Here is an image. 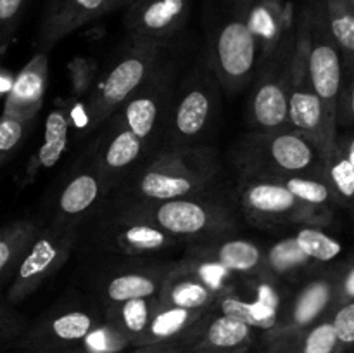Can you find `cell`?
Returning a JSON list of instances; mask_svg holds the SVG:
<instances>
[{
  "label": "cell",
  "mask_w": 354,
  "mask_h": 353,
  "mask_svg": "<svg viewBox=\"0 0 354 353\" xmlns=\"http://www.w3.org/2000/svg\"><path fill=\"white\" fill-rule=\"evenodd\" d=\"M324 266L304 255L292 235L275 241L265 248V270L286 284H297Z\"/></svg>",
  "instance_id": "484cf974"
},
{
  "label": "cell",
  "mask_w": 354,
  "mask_h": 353,
  "mask_svg": "<svg viewBox=\"0 0 354 353\" xmlns=\"http://www.w3.org/2000/svg\"><path fill=\"white\" fill-rule=\"evenodd\" d=\"M102 239L106 248L128 256L154 255L175 248L180 242L178 239L147 221L116 215H111L109 221L104 224Z\"/></svg>",
  "instance_id": "7402d4cb"
},
{
  "label": "cell",
  "mask_w": 354,
  "mask_h": 353,
  "mask_svg": "<svg viewBox=\"0 0 354 353\" xmlns=\"http://www.w3.org/2000/svg\"><path fill=\"white\" fill-rule=\"evenodd\" d=\"M207 310H187V308L162 307L158 303L152 314L140 346L178 343Z\"/></svg>",
  "instance_id": "83f0119b"
},
{
  "label": "cell",
  "mask_w": 354,
  "mask_h": 353,
  "mask_svg": "<svg viewBox=\"0 0 354 353\" xmlns=\"http://www.w3.org/2000/svg\"><path fill=\"white\" fill-rule=\"evenodd\" d=\"M273 353H344V350L339 345L330 317H325L287 339Z\"/></svg>",
  "instance_id": "f546056e"
},
{
  "label": "cell",
  "mask_w": 354,
  "mask_h": 353,
  "mask_svg": "<svg viewBox=\"0 0 354 353\" xmlns=\"http://www.w3.org/2000/svg\"><path fill=\"white\" fill-rule=\"evenodd\" d=\"M320 3L335 44L346 54H354V10L346 0H320Z\"/></svg>",
  "instance_id": "836d02e7"
},
{
  "label": "cell",
  "mask_w": 354,
  "mask_h": 353,
  "mask_svg": "<svg viewBox=\"0 0 354 353\" xmlns=\"http://www.w3.org/2000/svg\"><path fill=\"white\" fill-rule=\"evenodd\" d=\"M332 149H337V151L354 166V130H346L342 132V134L337 132L334 147Z\"/></svg>",
  "instance_id": "7bdbcfd3"
},
{
  "label": "cell",
  "mask_w": 354,
  "mask_h": 353,
  "mask_svg": "<svg viewBox=\"0 0 354 353\" xmlns=\"http://www.w3.org/2000/svg\"><path fill=\"white\" fill-rule=\"evenodd\" d=\"M149 154L147 145L113 116L107 121V130L97 141L90 159L111 194L116 192Z\"/></svg>",
  "instance_id": "2e32d148"
},
{
  "label": "cell",
  "mask_w": 354,
  "mask_h": 353,
  "mask_svg": "<svg viewBox=\"0 0 354 353\" xmlns=\"http://www.w3.org/2000/svg\"><path fill=\"white\" fill-rule=\"evenodd\" d=\"M80 235V225L52 218L40 227L17 263L10 286L6 293L9 305H17L37 293L45 280L50 279L64 263H68Z\"/></svg>",
  "instance_id": "9c48e42d"
},
{
  "label": "cell",
  "mask_w": 354,
  "mask_h": 353,
  "mask_svg": "<svg viewBox=\"0 0 354 353\" xmlns=\"http://www.w3.org/2000/svg\"><path fill=\"white\" fill-rule=\"evenodd\" d=\"M128 3H130V0H128Z\"/></svg>",
  "instance_id": "c3c4849f"
},
{
  "label": "cell",
  "mask_w": 354,
  "mask_h": 353,
  "mask_svg": "<svg viewBox=\"0 0 354 353\" xmlns=\"http://www.w3.org/2000/svg\"><path fill=\"white\" fill-rule=\"evenodd\" d=\"M216 298L218 294L204 284L182 260L169 263L158 291L159 305L187 310H209Z\"/></svg>",
  "instance_id": "cb8c5ba5"
},
{
  "label": "cell",
  "mask_w": 354,
  "mask_h": 353,
  "mask_svg": "<svg viewBox=\"0 0 354 353\" xmlns=\"http://www.w3.org/2000/svg\"><path fill=\"white\" fill-rule=\"evenodd\" d=\"M335 123L344 130H354V54L342 52V71L337 93Z\"/></svg>",
  "instance_id": "e575fe53"
},
{
  "label": "cell",
  "mask_w": 354,
  "mask_h": 353,
  "mask_svg": "<svg viewBox=\"0 0 354 353\" xmlns=\"http://www.w3.org/2000/svg\"><path fill=\"white\" fill-rule=\"evenodd\" d=\"M102 320V308L88 301L62 303L26 329L21 345L30 352L76 348Z\"/></svg>",
  "instance_id": "4fadbf2b"
},
{
  "label": "cell",
  "mask_w": 354,
  "mask_h": 353,
  "mask_svg": "<svg viewBox=\"0 0 354 353\" xmlns=\"http://www.w3.org/2000/svg\"><path fill=\"white\" fill-rule=\"evenodd\" d=\"M275 182H280L286 185L294 196L303 199L304 203L313 204V206L322 208H337L335 204L334 192H332L330 185L327 183L325 176L317 175H286V176H277Z\"/></svg>",
  "instance_id": "d6a6232c"
},
{
  "label": "cell",
  "mask_w": 354,
  "mask_h": 353,
  "mask_svg": "<svg viewBox=\"0 0 354 353\" xmlns=\"http://www.w3.org/2000/svg\"><path fill=\"white\" fill-rule=\"evenodd\" d=\"M218 173L220 163L211 145L161 147L118 187V199L166 201L209 192Z\"/></svg>",
  "instance_id": "6da1fadb"
},
{
  "label": "cell",
  "mask_w": 354,
  "mask_h": 353,
  "mask_svg": "<svg viewBox=\"0 0 354 353\" xmlns=\"http://www.w3.org/2000/svg\"><path fill=\"white\" fill-rule=\"evenodd\" d=\"M169 265L121 266L104 273L97 284L100 308L137 298L156 296Z\"/></svg>",
  "instance_id": "603a6c76"
},
{
  "label": "cell",
  "mask_w": 354,
  "mask_h": 353,
  "mask_svg": "<svg viewBox=\"0 0 354 353\" xmlns=\"http://www.w3.org/2000/svg\"><path fill=\"white\" fill-rule=\"evenodd\" d=\"M168 51L159 59L149 78L114 114L116 120L130 128L147 145L149 152L161 147L166 113L178 82V62L169 55Z\"/></svg>",
  "instance_id": "30bf717a"
},
{
  "label": "cell",
  "mask_w": 354,
  "mask_h": 353,
  "mask_svg": "<svg viewBox=\"0 0 354 353\" xmlns=\"http://www.w3.org/2000/svg\"><path fill=\"white\" fill-rule=\"evenodd\" d=\"M204 59L216 75L223 93L237 96L249 87L261 59V48L248 14L235 0H204Z\"/></svg>",
  "instance_id": "7a4b0ae2"
},
{
  "label": "cell",
  "mask_w": 354,
  "mask_h": 353,
  "mask_svg": "<svg viewBox=\"0 0 354 353\" xmlns=\"http://www.w3.org/2000/svg\"><path fill=\"white\" fill-rule=\"evenodd\" d=\"M354 301V255L348 262L337 265V287H335V307Z\"/></svg>",
  "instance_id": "ab89813d"
},
{
  "label": "cell",
  "mask_w": 354,
  "mask_h": 353,
  "mask_svg": "<svg viewBox=\"0 0 354 353\" xmlns=\"http://www.w3.org/2000/svg\"><path fill=\"white\" fill-rule=\"evenodd\" d=\"M221 97L223 89L203 57L176 82L166 113L161 147L203 144L220 120Z\"/></svg>",
  "instance_id": "5b68a950"
},
{
  "label": "cell",
  "mask_w": 354,
  "mask_h": 353,
  "mask_svg": "<svg viewBox=\"0 0 354 353\" xmlns=\"http://www.w3.org/2000/svg\"><path fill=\"white\" fill-rule=\"evenodd\" d=\"M334 325L335 336L339 339V345L344 352L354 348V301L341 303L332 310L328 315Z\"/></svg>",
  "instance_id": "f35d334b"
},
{
  "label": "cell",
  "mask_w": 354,
  "mask_h": 353,
  "mask_svg": "<svg viewBox=\"0 0 354 353\" xmlns=\"http://www.w3.org/2000/svg\"><path fill=\"white\" fill-rule=\"evenodd\" d=\"M239 208L256 227L277 225H317L332 224V208L313 206L294 196L286 185L270 179H239Z\"/></svg>",
  "instance_id": "ba28073f"
},
{
  "label": "cell",
  "mask_w": 354,
  "mask_h": 353,
  "mask_svg": "<svg viewBox=\"0 0 354 353\" xmlns=\"http://www.w3.org/2000/svg\"><path fill=\"white\" fill-rule=\"evenodd\" d=\"M24 331L26 329H24L23 318L10 311L7 307H0V345L14 338H19Z\"/></svg>",
  "instance_id": "60d3db41"
},
{
  "label": "cell",
  "mask_w": 354,
  "mask_h": 353,
  "mask_svg": "<svg viewBox=\"0 0 354 353\" xmlns=\"http://www.w3.org/2000/svg\"><path fill=\"white\" fill-rule=\"evenodd\" d=\"M289 294V284L266 272L237 277L235 282L216 298L213 310L251 325L258 334H265L279 324Z\"/></svg>",
  "instance_id": "7c38bea8"
},
{
  "label": "cell",
  "mask_w": 354,
  "mask_h": 353,
  "mask_svg": "<svg viewBox=\"0 0 354 353\" xmlns=\"http://www.w3.org/2000/svg\"><path fill=\"white\" fill-rule=\"evenodd\" d=\"M33 121L0 116V166L6 165L26 141Z\"/></svg>",
  "instance_id": "74e56055"
},
{
  "label": "cell",
  "mask_w": 354,
  "mask_h": 353,
  "mask_svg": "<svg viewBox=\"0 0 354 353\" xmlns=\"http://www.w3.org/2000/svg\"><path fill=\"white\" fill-rule=\"evenodd\" d=\"M335 287L337 266L322 269L301 280L299 287L290 291L279 324L258 336L261 353H273L287 339L328 317L335 308Z\"/></svg>",
  "instance_id": "8fae6325"
},
{
  "label": "cell",
  "mask_w": 354,
  "mask_h": 353,
  "mask_svg": "<svg viewBox=\"0 0 354 353\" xmlns=\"http://www.w3.org/2000/svg\"><path fill=\"white\" fill-rule=\"evenodd\" d=\"M324 176L334 192L337 208H346L354 203V166L337 149H332L324 163Z\"/></svg>",
  "instance_id": "1f68e13d"
},
{
  "label": "cell",
  "mask_w": 354,
  "mask_h": 353,
  "mask_svg": "<svg viewBox=\"0 0 354 353\" xmlns=\"http://www.w3.org/2000/svg\"><path fill=\"white\" fill-rule=\"evenodd\" d=\"M287 127L294 128L317 145L322 158H328L334 147L337 125L328 118L320 97L317 96L308 78L306 68L297 54L294 57L292 80L289 89V104H287Z\"/></svg>",
  "instance_id": "5bb4252c"
},
{
  "label": "cell",
  "mask_w": 354,
  "mask_h": 353,
  "mask_svg": "<svg viewBox=\"0 0 354 353\" xmlns=\"http://www.w3.org/2000/svg\"><path fill=\"white\" fill-rule=\"evenodd\" d=\"M82 348L85 350V353H124V350L131 348V345L111 322L104 318L86 336L85 341L82 343Z\"/></svg>",
  "instance_id": "d590c367"
},
{
  "label": "cell",
  "mask_w": 354,
  "mask_h": 353,
  "mask_svg": "<svg viewBox=\"0 0 354 353\" xmlns=\"http://www.w3.org/2000/svg\"><path fill=\"white\" fill-rule=\"evenodd\" d=\"M344 353H354V348H353V350H349V352H344Z\"/></svg>",
  "instance_id": "7dc6e473"
},
{
  "label": "cell",
  "mask_w": 354,
  "mask_h": 353,
  "mask_svg": "<svg viewBox=\"0 0 354 353\" xmlns=\"http://www.w3.org/2000/svg\"><path fill=\"white\" fill-rule=\"evenodd\" d=\"M133 353H199L183 343H166V345H147L133 348Z\"/></svg>",
  "instance_id": "b9f144b4"
},
{
  "label": "cell",
  "mask_w": 354,
  "mask_h": 353,
  "mask_svg": "<svg viewBox=\"0 0 354 353\" xmlns=\"http://www.w3.org/2000/svg\"><path fill=\"white\" fill-rule=\"evenodd\" d=\"M182 258L211 263L237 277L265 273V248L234 232L189 242Z\"/></svg>",
  "instance_id": "ac0fdd59"
},
{
  "label": "cell",
  "mask_w": 354,
  "mask_h": 353,
  "mask_svg": "<svg viewBox=\"0 0 354 353\" xmlns=\"http://www.w3.org/2000/svg\"><path fill=\"white\" fill-rule=\"evenodd\" d=\"M30 353H85V350L82 346H76V348H68V350H52V352H30Z\"/></svg>",
  "instance_id": "f6af8a7d"
},
{
  "label": "cell",
  "mask_w": 354,
  "mask_h": 353,
  "mask_svg": "<svg viewBox=\"0 0 354 353\" xmlns=\"http://www.w3.org/2000/svg\"><path fill=\"white\" fill-rule=\"evenodd\" d=\"M71 118L66 107H55L47 114L44 128V142L30 159V165L24 172V183L33 180L41 170L54 168L61 161L62 154L68 151Z\"/></svg>",
  "instance_id": "d4e9b609"
},
{
  "label": "cell",
  "mask_w": 354,
  "mask_h": 353,
  "mask_svg": "<svg viewBox=\"0 0 354 353\" xmlns=\"http://www.w3.org/2000/svg\"><path fill=\"white\" fill-rule=\"evenodd\" d=\"M48 83V54L37 52L14 76L9 92L3 100L2 116L16 120L35 121L44 106L45 90Z\"/></svg>",
  "instance_id": "44dd1931"
},
{
  "label": "cell",
  "mask_w": 354,
  "mask_h": 353,
  "mask_svg": "<svg viewBox=\"0 0 354 353\" xmlns=\"http://www.w3.org/2000/svg\"><path fill=\"white\" fill-rule=\"evenodd\" d=\"M171 45L128 40L118 61L90 90L85 106L90 132L99 130L120 111L131 93L149 78Z\"/></svg>",
  "instance_id": "52a82bcc"
},
{
  "label": "cell",
  "mask_w": 354,
  "mask_h": 353,
  "mask_svg": "<svg viewBox=\"0 0 354 353\" xmlns=\"http://www.w3.org/2000/svg\"><path fill=\"white\" fill-rule=\"evenodd\" d=\"M258 336L251 325L209 308L178 343L199 353H248Z\"/></svg>",
  "instance_id": "d6986e66"
},
{
  "label": "cell",
  "mask_w": 354,
  "mask_h": 353,
  "mask_svg": "<svg viewBox=\"0 0 354 353\" xmlns=\"http://www.w3.org/2000/svg\"><path fill=\"white\" fill-rule=\"evenodd\" d=\"M30 0H0V57L16 38Z\"/></svg>",
  "instance_id": "8d00e7d4"
},
{
  "label": "cell",
  "mask_w": 354,
  "mask_h": 353,
  "mask_svg": "<svg viewBox=\"0 0 354 353\" xmlns=\"http://www.w3.org/2000/svg\"><path fill=\"white\" fill-rule=\"evenodd\" d=\"M194 0H130L123 23L128 40L173 44L187 28Z\"/></svg>",
  "instance_id": "9a60e30c"
},
{
  "label": "cell",
  "mask_w": 354,
  "mask_h": 353,
  "mask_svg": "<svg viewBox=\"0 0 354 353\" xmlns=\"http://www.w3.org/2000/svg\"><path fill=\"white\" fill-rule=\"evenodd\" d=\"M10 83H12V80H10L9 76L6 75V73L0 71V93H7V92H9Z\"/></svg>",
  "instance_id": "ee69618b"
},
{
  "label": "cell",
  "mask_w": 354,
  "mask_h": 353,
  "mask_svg": "<svg viewBox=\"0 0 354 353\" xmlns=\"http://www.w3.org/2000/svg\"><path fill=\"white\" fill-rule=\"evenodd\" d=\"M107 194L109 190L92 159H85L69 173V179L59 190L54 218L82 225V221L102 203Z\"/></svg>",
  "instance_id": "ffe728a7"
},
{
  "label": "cell",
  "mask_w": 354,
  "mask_h": 353,
  "mask_svg": "<svg viewBox=\"0 0 354 353\" xmlns=\"http://www.w3.org/2000/svg\"><path fill=\"white\" fill-rule=\"evenodd\" d=\"M296 57V16L287 24L277 44L261 55L249 83L245 114L252 130L287 127V104Z\"/></svg>",
  "instance_id": "8992f818"
},
{
  "label": "cell",
  "mask_w": 354,
  "mask_h": 353,
  "mask_svg": "<svg viewBox=\"0 0 354 353\" xmlns=\"http://www.w3.org/2000/svg\"><path fill=\"white\" fill-rule=\"evenodd\" d=\"M40 225L33 220H16L0 227V286L14 275Z\"/></svg>",
  "instance_id": "f1b7e54d"
},
{
  "label": "cell",
  "mask_w": 354,
  "mask_h": 353,
  "mask_svg": "<svg viewBox=\"0 0 354 353\" xmlns=\"http://www.w3.org/2000/svg\"><path fill=\"white\" fill-rule=\"evenodd\" d=\"M292 237L301 251L322 266L334 262L342 251L341 242L317 225H299Z\"/></svg>",
  "instance_id": "4dcf8cb0"
},
{
  "label": "cell",
  "mask_w": 354,
  "mask_h": 353,
  "mask_svg": "<svg viewBox=\"0 0 354 353\" xmlns=\"http://www.w3.org/2000/svg\"><path fill=\"white\" fill-rule=\"evenodd\" d=\"M127 6L128 0H48L35 37V48L48 54L76 30Z\"/></svg>",
  "instance_id": "e0dca14e"
},
{
  "label": "cell",
  "mask_w": 354,
  "mask_h": 353,
  "mask_svg": "<svg viewBox=\"0 0 354 353\" xmlns=\"http://www.w3.org/2000/svg\"><path fill=\"white\" fill-rule=\"evenodd\" d=\"M156 307H158V294L128 300L123 303L113 305V307L102 308V315L130 341L131 348H138L142 345V339H144Z\"/></svg>",
  "instance_id": "4316f807"
},
{
  "label": "cell",
  "mask_w": 354,
  "mask_h": 353,
  "mask_svg": "<svg viewBox=\"0 0 354 353\" xmlns=\"http://www.w3.org/2000/svg\"><path fill=\"white\" fill-rule=\"evenodd\" d=\"M349 213H351L353 218H354V203L351 204V206H349Z\"/></svg>",
  "instance_id": "bcb514c9"
},
{
  "label": "cell",
  "mask_w": 354,
  "mask_h": 353,
  "mask_svg": "<svg viewBox=\"0 0 354 353\" xmlns=\"http://www.w3.org/2000/svg\"><path fill=\"white\" fill-rule=\"evenodd\" d=\"M230 165L239 179L324 176V158L317 145L290 127L251 130L242 135L230 149Z\"/></svg>",
  "instance_id": "3957f363"
},
{
  "label": "cell",
  "mask_w": 354,
  "mask_h": 353,
  "mask_svg": "<svg viewBox=\"0 0 354 353\" xmlns=\"http://www.w3.org/2000/svg\"><path fill=\"white\" fill-rule=\"evenodd\" d=\"M113 215L147 221L187 242L228 234L237 227L230 204L209 196V192L166 201L116 199Z\"/></svg>",
  "instance_id": "277c9868"
}]
</instances>
